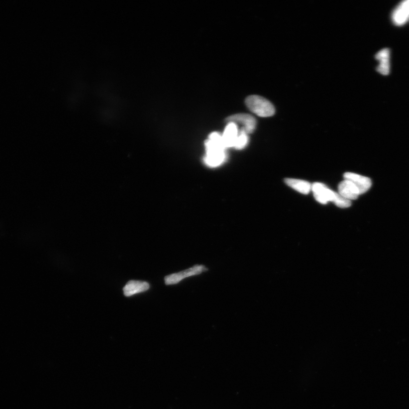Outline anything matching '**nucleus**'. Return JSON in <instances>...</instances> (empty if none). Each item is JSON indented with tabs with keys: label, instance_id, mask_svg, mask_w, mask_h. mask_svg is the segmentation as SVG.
<instances>
[{
	"label": "nucleus",
	"instance_id": "5",
	"mask_svg": "<svg viewBox=\"0 0 409 409\" xmlns=\"http://www.w3.org/2000/svg\"><path fill=\"white\" fill-rule=\"evenodd\" d=\"M207 270L206 267L203 266H196L186 271L166 277L165 282L167 285L177 284L187 277L199 275L203 272Z\"/></svg>",
	"mask_w": 409,
	"mask_h": 409
},
{
	"label": "nucleus",
	"instance_id": "12",
	"mask_svg": "<svg viewBox=\"0 0 409 409\" xmlns=\"http://www.w3.org/2000/svg\"><path fill=\"white\" fill-rule=\"evenodd\" d=\"M285 183L289 187L303 195H307L311 191V184L304 180L286 179L285 180Z\"/></svg>",
	"mask_w": 409,
	"mask_h": 409
},
{
	"label": "nucleus",
	"instance_id": "11",
	"mask_svg": "<svg viewBox=\"0 0 409 409\" xmlns=\"http://www.w3.org/2000/svg\"><path fill=\"white\" fill-rule=\"evenodd\" d=\"M150 288V285L146 282L138 281H130L123 288L124 295L130 297L139 293L145 292Z\"/></svg>",
	"mask_w": 409,
	"mask_h": 409
},
{
	"label": "nucleus",
	"instance_id": "2",
	"mask_svg": "<svg viewBox=\"0 0 409 409\" xmlns=\"http://www.w3.org/2000/svg\"><path fill=\"white\" fill-rule=\"evenodd\" d=\"M246 105L252 113L261 117H269L275 113V108L268 100L258 95L248 96Z\"/></svg>",
	"mask_w": 409,
	"mask_h": 409
},
{
	"label": "nucleus",
	"instance_id": "14",
	"mask_svg": "<svg viewBox=\"0 0 409 409\" xmlns=\"http://www.w3.org/2000/svg\"><path fill=\"white\" fill-rule=\"evenodd\" d=\"M334 203L336 206L340 208H347L351 205V202L350 200L344 198L339 194Z\"/></svg>",
	"mask_w": 409,
	"mask_h": 409
},
{
	"label": "nucleus",
	"instance_id": "13",
	"mask_svg": "<svg viewBox=\"0 0 409 409\" xmlns=\"http://www.w3.org/2000/svg\"><path fill=\"white\" fill-rule=\"evenodd\" d=\"M248 134L246 133L242 129L239 131V134L237 139H236L234 147L237 150H242L245 147L248 143L249 138H248Z\"/></svg>",
	"mask_w": 409,
	"mask_h": 409
},
{
	"label": "nucleus",
	"instance_id": "8",
	"mask_svg": "<svg viewBox=\"0 0 409 409\" xmlns=\"http://www.w3.org/2000/svg\"><path fill=\"white\" fill-rule=\"evenodd\" d=\"M338 191V194L340 196L350 201L356 200L361 195L355 184L346 179L339 184Z\"/></svg>",
	"mask_w": 409,
	"mask_h": 409
},
{
	"label": "nucleus",
	"instance_id": "1",
	"mask_svg": "<svg viewBox=\"0 0 409 409\" xmlns=\"http://www.w3.org/2000/svg\"><path fill=\"white\" fill-rule=\"evenodd\" d=\"M206 155L204 162L208 167H216L221 165L226 160V147L224 146L222 136L213 132L206 140Z\"/></svg>",
	"mask_w": 409,
	"mask_h": 409
},
{
	"label": "nucleus",
	"instance_id": "9",
	"mask_svg": "<svg viewBox=\"0 0 409 409\" xmlns=\"http://www.w3.org/2000/svg\"><path fill=\"white\" fill-rule=\"evenodd\" d=\"M239 134L238 125L234 122H228L222 135L226 148L234 147Z\"/></svg>",
	"mask_w": 409,
	"mask_h": 409
},
{
	"label": "nucleus",
	"instance_id": "10",
	"mask_svg": "<svg viewBox=\"0 0 409 409\" xmlns=\"http://www.w3.org/2000/svg\"><path fill=\"white\" fill-rule=\"evenodd\" d=\"M376 59L380 62L377 70L380 74L387 75L390 72V51L388 49L380 50L376 55Z\"/></svg>",
	"mask_w": 409,
	"mask_h": 409
},
{
	"label": "nucleus",
	"instance_id": "4",
	"mask_svg": "<svg viewBox=\"0 0 409 409\" xmlns=\"http://www.w3.org/2000/svg\"><path fill=\"white\" fill-rule=\"evenodd\" d=\"M228 122H234L242 125V129L248 134L253 133L256 126V121L253 116L244 113L236 114L229 116L226 119Z\"/></svg>",
	"mask_w": 409,
	"mask_h": 409
},
{
	"label": "nucleus",
	"instance_id": "3",
	"mask_svg": "<svg viewBox=\"0 0 409 409\" xmlns=\"http://www.w3.org/2000/svg\"><path fill=\"white\" fill-rule=\"evenodd\" d=\"M311 191L313 192L314 197L318 203L326 204L328 202L335 201L338 193L331 190L324 184L315 183L311 185Z\"/></svg>",
	"mask_w": 409,
	"mask_h": 409
},
{
	"label": "nucleus",
	"instance_id": "7",
	"mask_svg": "<svg viewBox=\"0 0 409 409\" xmlns=\"http://www.w3.org/2000/svg\"><path fill=\"white\" fill-rule=\"evenodd\" d=\"M344 178L354 183L358 188L360 195L366 193L370 189L372 186V182L370 178L352 172L345 173Z\"/></svg>",
	"mask_w": 409,
	"mask_h": 409
},
{
	"label": "nucleus",
	"instance_id": "6",
	"mask_svg": "<svg viewBox=\"0 0 409 409\" xmlns=\"http://www.w3.org/2000/svg\"><path fill=\"white\" fill-rule=\"evenodd\" d=\"M392 21L397 26H403L409 20V0L401 2L392 15Z\"/></svg>",
	"mask_w": 409,
	"mask_h": 409
}]
</instances>
